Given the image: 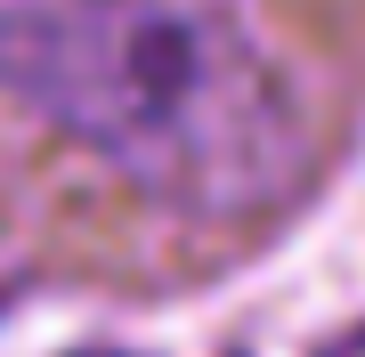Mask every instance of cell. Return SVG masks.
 I'll use <instances>...</instances> for the list:
<instances>
[{
	"label": "cell",
	"instance_id": "6da1fadb",
	"mask_svg": "<svg viewBox=\"0 0 365 357\" xmlns=\"http://www.w3.org/2000/svg\"><path fill=\"white\" fill-rule=\"evenodd\" d=\"M0 90L195 219L276 203L309 155L227 0H0Z\"/></svg>",
	"mask_w": 365,
	"mask_h": 357
},
{
	"label": "cell",
	"instance_id": "7a4b0ae2",
	"mask_svg": "<svg viewBox=\"0 0 365 357\" xmlns=\"http://www.w3.org/2000/svg\"><path fill=\"white\" fill-rule=\"evenodd\" d=\"M333 357H365V341H341V349H333Z\"/></svg>",
	"mask_w": 365,
	"mask_h": 357
},
{
	"label": "cell",
	"instance_id": "3957f363",
	"mask_svg": "<svg viewBox=\"0 0 365 357\" xmlns=\"http://www.w3.org/2000/svg\"><path fill=\"white\" fill-rule=\"evenodd\" d=\"M90 357H106V349H90Z\"/></svg>",
	"mask_w": 365,
	"mask_h": 357
}]
</instances>
